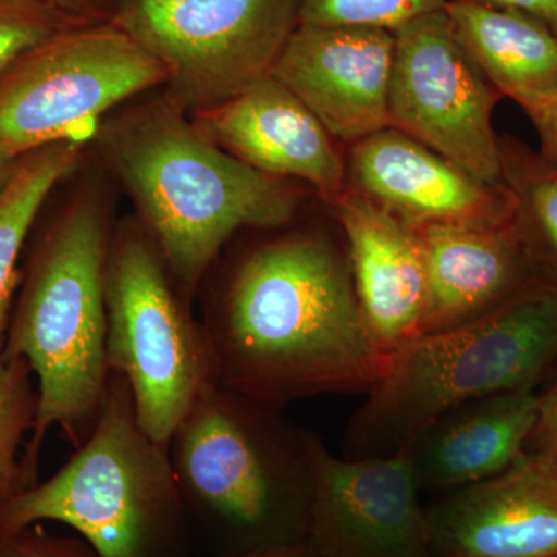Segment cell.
<instances>
[{
	"label": "cell",
	"instance_id": "obj_1",
	"mask_svg": "<svg viewBox=\"0 0 557 557\" xmlns=\"http://www.w3.org/2000/svg\"><path fill=\"white\" fill-rule=\"evenodd\" d=\"M199 295L220 386L282 410L368 394L384 357L359 310L346 249L288 231L220 256Z\"/></svg>",
	"mask_w": 557,
	"mask_h": 557
},
{
	"label": "cell",
	"instance_id": "obj_2",
	"mask_svg": "<svg viewBox=\"0 0 557 557\" xmlns=\"http://www.w3.org/2000/svg\"><path fill=\"white\" fill-rule=\"evenodd\" d=\"M94 137L190 304L234 234L284 228L298 212L295 186L219 148L163 91L113 113Z\"/></svg>",
	"mask_w": 557,
	"mask_h": 557
},
{
	"label": "cell",
	"instance_id": "obj_3",
	"mask_svg": "<svg viewBox=\"0 0 557 557\" xmlns=\"http://www.w3.org/2000/svg\"><path fill=\"white\" fill-rule=\"evenodd\" d=\"M166 448L194 541L214 557L309 537V431L282 410L214 384L190 405Z\"/></svg>",
	"mask_w": 557,
	"mask_h": 557
},
{
	"label": "cell",
	"instance_id": "obj_4",
	"mask_svg": "<svg viewBox=\"0 0 557 557\" xmlns=\"http://www.w3.org/2000/svg\"><path fill=\"white\" fill-rule=\"evenodd\" d=\"M115 223L104 190L84 183L39 242L5 347L38 383V412L24 467L33 485L47 431L60 428L79 448L108 397L106 276Z\"/></svg>",
	"mask_w": 557,
	"mask_h": 557
},
{
	"label": "cell",
	"instance_id": "obj_5",
	"mask_svg": "<svg viewBox=\"0 0 557 557\" xmlns=\"http://www.w3.org/2000/svg\"><path fill=\"white\" fill-rule=\"evenodd\" d=\"M557 368V284L537 277L493 313L421 335L384 358L344 431L346 458L408 448L437 418L475 399L534 391Z\"/></svg>",
	"mask_w": 557,
	"mask_h": 557
},
{
	"label": "cell",
	"instance_id": "obj_6",
	"mask_svg": "<svg viewBox=\"0 0 557 557\" xmlns=\"http://www.w3.org/2000/svg\"><path fill=\"white\" fill-rule=\"evenodd\" d=\"M58 522L98 557H189L194 544L166 446L139 426L127 381L110 373L97 426L67 463L0 509V531Z\"/></svg>",
	"mask_w": 557,
	"mask_h": 557
},
{
	"label": "cell",
	"instance_id": "obj_7",
	"mask_svg": "<svg viewBox=\"0 0 557 557\" xmlns=\"http://www.w3.org/2000/svg\"><path fill=\"white\" fill-rule=\"evenodd\" d=\"M106 357L129 384L139 426L160 445L218 383L207 330L137 219L115 223L106 276Z\"/></svg>",
	"mask_w": 557,
	"mask_h": 557
},
{
	"label": "cell",
	"instance_id": "obj_8",
	"mask_svg": "<svg viewBox=\"0 0 557 557\" xmlns=\"http://www.w3.org/2000/svg\"><path fill=\"white\" fill-rule=\"evenodd\" d=\"M166 79L163 64L112 20L72 25L0 76V141L20 156L84 143L109 112Z\"/></svg>",
	"mask_w": 557,
	"mask_h": 557
},
{
	"label": "cell",
	"instance_id": "obj_9",
	"mask_svg": "<svg viewBox=\"0 0 557 557\" xmlns=\"http://www.w3.org/2000/svg\"><path fill=\"white\" fill-rule=\"evenodd\" d=\"M302 0H119L112 21L166 69L163 95L188 115L270 75Z\"/></svg>",
	"mask_w": 557,
	"mask_h": 557
},
{
	"label": "cell",
	"instance_id": "obj_10",
	"mask_svg": "<svg viewBox=\"0 0 557 557\" xmlns=\"http://www.w3.org/2000/svg\"><path fill=\"white\" fill-rule=\"evenodd\" d=\"M395 35L391 127L408 134L487 185L504 186L493 110L500 91L469 57L445 9Z\"/></svg>",
	"mask_w": 557,
	"mask_h": 557
},
{
	"label": "cell",
	"instance_id": "obj_11",
	"mask_svg": "<svg viewBox=\"0 0 557 557\" xmlns=\"http://www.w3.org/2000/svg\"><path fill=\"white\" fill-rule=\"evenodd\" d=\"M314 493L309 544L321 557H435L408 449L384 457L330 453L309 432Z\"/></svg>",
	"mask_w": 557,
	"mask_h": 557
},
{
	"label": "cell",
	"instance_id": "obj_12",
	"mask_svg": "<svg viewBox=\"0 0 557 557\" xmlns=\"http://www.w3.org/2000/svg\"><path fill=\"white\" fill-rule=\"evenodd\" d=\"M346 164L348 188L412 228L515 222L507 185H487L394 127L355 141Z\"/></svg>",
	"mask_w": 557,
	"mask_h": 557
},
{
	"label": "cell",
	"instance_id": "obj_13",
	"mask_svg": "<svg viewBox=\"0 0 557 557\" xmlns=\"http://www.w3.org/2000/svg\"><path fill=\"white\" fill-rule=\"evenodd\" d=\"M394 32L299 24L271 75L292 90L333 138L354 145L391 127Z\"/></svg>",
	"mask_w": 557,
	"mask_h": 557
},
{
	"label": "cell",
	"instance_id": "obj_14",
	"mask_svg": "<svg viewBox=\"0 0 557 557\" xmlns=\"http://www.w3.org/2000/svg\"><path fill=\"white\" fill-rule=\"evenodd\" d=\"M435 557L557 555V461L525 453L512 467L450 491L426 509Z\"/></svg>",
	"mask_w": 557,
	"mask_h": 557
},
{
	"label": "cell",
	"instance_id": "obj_15",
	"mask_svg": "<svg viewBox=\"0 0 557 557\" xmlns=\"http://www.w3.org/2000/svg\"><path fill=\"white\" fill-rule=\"evenodd\" d=\"M189 116L205 137L252 170L306 182L330 203L348 188L335 138L271 73L237 97Z\"/></svg>",
	"mask_w": 557,
	"mask_h": 557
},
{
	"label": "cell",
	"instance_id": "obj_16",
	"mask_svg": "<svg viewBox=\"0 0 557 557\" xmlns=\"http://www.w3.org/2000/svg\"><path fill=\"white\" fill-rule=\"evenodd\" d=\"M359 310L384 358L421 335L426 265L418 231L347 188L332 201Z\"/></svg>",
	"mask_w": 557,
	"mask_h": 557
},
{
	"label": "cell",
	"instance_id": "obj_17",
	"mask_svg": "<svg viewBox=\"0 0 557 557\" xmlns=\"http://www.w3.org/2000/svg\"><path fill=\"white\" fill-rule=\"evenodd\" d=\"M417 231L426 265L421 335L479 321L541 277L512 223L429 225Z\"/></svg>",
	"mask_w": 557,
	"mask_h": 557
},
{
	"label": "cell",
	"instance_id": "obj_18",
	"mask_svg": "<svg viewBox=\"0 0 557 557\" xmlns=\"http://www.w3.org/2000/svg\"><path fill=\"white\" fill-rule=\"evenodd\" d=\"M541 409L534 391L507 392L449 410L408 446L421 491H456L512 467L527 453Z\"/></svg>",
	"mask_w": 557,
	"mask_h": 557
},
{
	"label": "cell",
	"instance_id": "obj_19",
	"mask_svg": "<svg viewBox=\"0 0 557 557\" xmlns=\"http://www.w3.org/2000/svg\"><path fill=\"white\" fill-rule=\"evenodd\" d=\"M457 38L502 97L557 87V36L516 11L448 0Z\"/></svg>",
	"mask_w": 557,
	"mask_h": 557
},
{
	"label": "cell",
	"instance_id": "obj_20",
	"mask_svg": "<svg viewBox=\"0 0 557 557\" xmlns=\"http://www.w3.org/2000/svg\"><path fill=\"white\" fill-rule=\"evenodd\" d=\"M83 141H61L24 153L0 190V339L9 327L25 240L51 190L78 170Z\"/></svg>",
	"mask_w": 557,
	"mask_h": 557
},
{
	"label": "cell",
	"instance_id": "obj_21",
	"mask_svg": "<svg viewBox=\"0 0 557 557\" xmlns=\"http://www.w3.org/2000/svg\"><path fill=\"white\" fill-rule=\"evenodd\" d=\"M505 185L516 200L515 225L539 276L557 284V170L502 145Z\"/></svg>",
	"mask_w": 557,
	"mask_h": 557
},
{
	"label": "cell",
	"instance_id": "obj_22",
	"mask_svg": "<svg viewBox=\"0 0 557 557\" xmlns=\"http://www.w3.org/2000/svg\"><path fill=\"white\" fill-rule=\"evenodd\" d=\"M27 361L0 339V509L33 483L20 458L22 440L35 426L38 391Z\"/></svg>",
	"mask_w": 557,
	"mask_h": 557
},
{
	"label": "cell",
	"instance_id": "obj_23",
	"mask_svg": "<svg viewBox=\"0 0 557 557\" xmlns=\"http://www.w3.org/2000/svg\"><path fill=\"white\" fill-rule=\"evenodd\" d=\"M448 0H302V25L368 27L397 32L403 25L445 9Z\"/></svg>",
	"mask_w": 557,
	"mask_h": 557
},
{
	"label": "cell",
	"instance_id": "obj_24",
	"mask_svg": "<svg viewBox=\"0 0 557 557\" xmlns=\"http://www.w3.org/2000/svg\"><path fill=\"white\" fill-rule=\"evenodd\" d=\"M72 25L40 0H0V76L22 54Z\"/></svg>",
	"mask_w": 557,
	"mask_h": 557
},
{
	"label": "cell",
	"instance_id": "obj_25",
	"mask_svg": "<svg viewBox=\"0 0 557 557\" xmlns=\"http://www.w3.org/2000/svg\"><path fill=\"white\" fill-rule=\"evenodd\" d=\"M0 557H98L78 536H58L40 523L20 531H0Z\"/></svg>",
	"mask_w": 557,
	"mask_h": 557
},
{
	"label": "cell",
	"instance_id": "obj_26",
	"mask_svg": "<svg viewBox=\"0 0 557 557\" xmlns=\"http://www.w3.org/2000/svg\"><path fill=\"white\" fill-rule=\"evenodd\" d=\"M533 121L542 145V159L557 170V87L515 98Z\"/></svg>",
	"mask_w": 557,
	"mask_h": 557
},
{
	"label": "cell",
	"instance_id": "obj_27",
	"mask_svg": "<svg viewBox=\"0 0 557 557\" xmlns=\"http://www.w3.org/2000/svg\"><path fill=\"white\" fill-rule=\"evenodd\" d=\"M527 453L537 454L557 461V380L541 395V409Z\"/></svg>",
	"mask_w": 557,
	"mask_h": 557
},
{
	"label": "cell",
	"instance_id": "obj_28",
	"mask_svg": "<svg viewBox=\"0 0 557 557\" xmlns=\"http://www.w3.org/2000/svg\"><path fill=\"white\" fill-rule=\"evenodd\" d=\"M72 24H97L112 20L119 0H40Z\"/></svg>",
	"mask_w": 557,
	"mask_h": 557
},
{
	"label": "cell",
	"instance_id": "obj_29",
	"mask_svg": "<svg viewBox=\"0 0 557 557\" xmlns=\"http://www.w3.org/2000/svg\"><path fill=\"white\" fill-rule=\"evenodd\" d=\"M456 2L516 11V13L525 14L531 20L541 22L553 35L557 36V0H456Z\"/></svg>",
	"mask_w": 557,
	"mask_h": 557
},
{
	"label": "cell",
	"instance_id": "obj_30",
	"mask_svg": "<svg viewBox=\"0 0 557 557\" xmlns=\"http://www.w3.org/2000/svg\"><path fill=\"white\" fill-rule=\"evenodd\" d=\"M231 557H321L309 541L293 542V544L274 545V547L252 549L242 555Z\"/></svg>",
	"mask_w": 557,
	"mask_h": 557
},
{
	"label": "cell",
	"instance_id": "obj_31",
	"mask_svg": "<svg viewBox=\"0 0 557 557\" xmlns=\"http://www.w3.org/2000/svg\"><path fill=\"white\" fill-rule=\"evenodd\" d=\"M22 156L0 141V190L5 188Z\"/></svg>",
	"mask_w": 557,
	"mask_h": 557
},
{
	"label": "cell",
	"instance_id": "obj_32",
	"mask_svg": "<svg viewBox=\"0 0 557 557\" xmlns=\"http://www.w3.org/2000/svg\"><path fill=\"white\" fill-rule=\"evenodd\" d=\"M549 557H557V555H555V556H549Z\"/></svg>",
	"mask_w": 557,
	"mask_h": 557
}]
</instances>
